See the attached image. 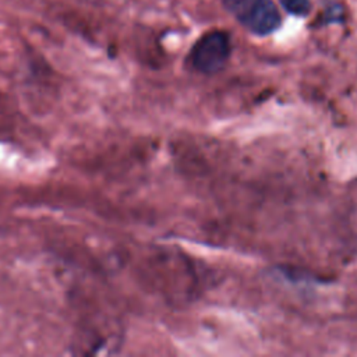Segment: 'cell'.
I'll use <instances>...</instances> for the list:
<instances>
[{"mask_svg":"<svg viewBox=\"0 0 357 357\" xmlns=\"http://www.w3.org/2000/svg\"><path fill=\"white\" fill-rule=\"evenodd\" d=\"M223 4L241 25L257 35L271 33L280 25V15L272 0H223Z\"/></svg>","mask_w":357,"mask_h":357,"instance_id":"6da1fadb","label":"cell"},{"mask_svg":"<svg viewBox=\"0 0 357 357\" xmlns=\"http://www.w3.org/2000/svg\"><path fill=\"white\" fill-rule=\"evenodd\" d=\"M230 56V39L223 31H211L194 45L191 61L195 70L213 74L222 70Z\"/></svg>","mask_w":357,"mask_h":357,"instance_id":"7a4b0ae2","label":"cell"},{"mask_svg":"<svg viewBox=\"0 0 357 357\" xmlns=\"http://www.w3.org/2000/svg\"><path fill=\"white\" fill-rule=\"evenodd\" d=\"M282 6L294 15H307L310 13V0H280Z\"/></svg>","mask_w":357,"mask_h":357,"instance_id":"3957f363","label":"cell"}]
</instances>
